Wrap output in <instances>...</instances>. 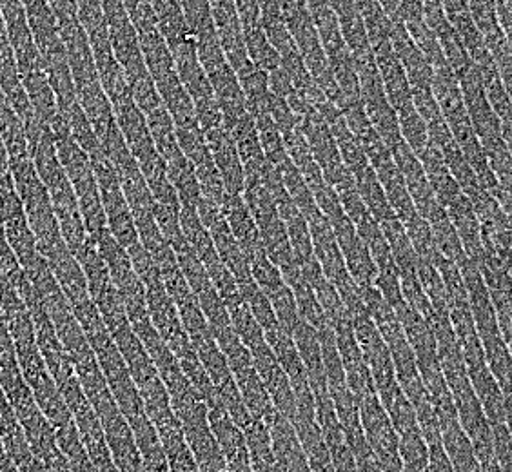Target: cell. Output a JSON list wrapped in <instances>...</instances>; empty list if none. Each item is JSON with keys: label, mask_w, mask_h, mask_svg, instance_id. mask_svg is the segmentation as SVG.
Returning a JSON list of instances; mask_svg holds the SVG:
<instances>
[{"label": "cell", "mask_w": 512, "mask_h": 472, "mask_svg": "<svg viewBox=\"0 0 512 472\" xmlns=\"http://www.w3.org/2000/svg\"><path fill=\"white\" fill-rule=\"evenodd\" d=\"M207 148L213 157V162L218 169V175L222 178V184L226 189V195H242L244 191V168L238 158L237 146L224 126L204 133Z\"/></svg>", "instance_id": "cell-1"}, {"label": "cell", "mask_w": 512, "mask_h": 472, "mask_svg": "<svg viewBox=\"0 0 512 472\" xmlns=\"http://www.w3.org/2000/svg\"><path fill=\"white\" fill-rule=\"evenodd\" d=\"M373 55H375L376 68H378L380 79H382L385 97L389 100L391 108L396 111V109L411 104L413 100H411L409 80L405 75L404 66L400 64V60L394 53L391 40L373 48Z\"/></svg>", "instance_id": "cell-2"}, {"label": "cell", "mask_w": 512, "mask_h": 472, "mask_svg": "<svg viewBox=\"0 0 512 472\" xmlns=\"http://www.w3.org/2000/svg\"><path fill=\"white\" fill-rule=\"evenodd\" d=\"M222 215L226 218L227 226L237 240L238 247L247 258V262L253 256L262 251V242H260V233L256 227L255 220L251 217L249 209L242 195H224L222 200Z\"/></svg>", "instance_id": "cell-3"}, {"label": "cell", "mask_w": 512, "mask_h": 472, "mask_svg": "<svg viewBox=\"0 0 512 472\" xmlns=\"http://www.w3.org/2000/svg\"><path fill=\"white\" fill-rule=\"evenodd\" d=\"M445 211H447V217H449L451 224H453L456 235L460 238L463 253H465L467 258H471L473 262L480 266L483 253H485L482 229H480V222L476 218V213H474L469 198L465 197L462 193L460 197L445 207Z\"/></svg>", "instance_id": "cell-4"}, {"label": "cell", "mask_w": 512, "mask_h": 472, "mask_svg": "<svg viewBox=\"0 0 512 472\" xmlns=\"http://www.w3.org/2000/svg\"><path fill=\"white\" fill-rule=\"evenodd\" d=\"M420 162L424 168L425 177L433 187L434 195L442 206L447 207L453 200L462 195V189L456 184L451 171L445 166L442 153L434 148L433 144H427L424 153L420 155Z\"/></svg>", "instance_id": "cell-5"}, {"label": "cell", "mask_w": 512, "mask_h": 472, "mask_svg": "<svg viewBox=\"0 0 512 472\" xmlns=\"http://www.w3.org/2000/svg\"><path fill=\"white\" fill-rule=\"evenodd\" d=\"M146 122H148L149 133L153 138L158 157L164 160V164L182 155V149L178 146L175 124L169 117L168 109L164 108V104L148 113Z\"/></svg>", "instance_id": "cell-6"}, {"label": "cell", "mask_w": 512, "mask_h": 472, "mask_svg": "<svg viewBox=\"0 0 512 472\" xmlns=\"http://www.w3.org/2000/svg\"><path fill=\"white\" fill-rule=\"evenodd\" d=\"M166 173H168L171 186L175 187V191H177L180 207L197 209L198 202L202 198V191L198 186L195 169L191 166L188 158L184 157V153L166 164Z\"/></svg>", "instance_id": "cell-7"}, {"label": "cell", "mask_w": 512, "mask_h": 472, "mask_svg": "<svg viewBox=\"0 0 512 472\" xmlns=\"http://www.w3.org/2000/svg\"><path fill=\"white\" fill-rule=\"evenodd\" d=\"M396 118H398L400 137L404 140L405 146L411 149L416 157H420L429 144L424 118L420 117V113L414 109L413 102L404 108L396 109Z\"/></svg>", "instance_id": "cell-8"}, {"label": "cell", "mask_w": 512, "mask_h": 472, "mask_svg": "<svg viewBox=\"0 0 512 472\" xmlns=\"http://www.w3.org/2000/svg\"><path fill=\"white\" fill-rule=\"evenodd\" d=\"M249 271H251V276H253V280H255L258 289L266 296L275 293L276 289H280V287L286 284L284 278H282L280 269L269 260V256L266 255L264 249L258 251V253L249 260Z\"/></svg>", "instance_id": "cell-9"}, {"label": "cell", "mask_w": 512, "mask_h": 472, "mask_svg": "<svg viewBox=\"0 0 512 472\" xmlns=\"http://www.w3.org/2000/svg\"><path fill=\"white\" fill-rule=\"evenodd\" d=\"M42 465L46 467L48 472H75L71 469V465H69L68 460L64 458L62 453L53 456V458H50L46 463H42Z\"/></svg>", "instance_id": "cell-10"}, {"label": "cell", "mask_w": 512, "mask_h": 472, "mask_svg": "<svg viewBox=\"0 0 512 472\" xmlns=\"http://www.w3.org/2000/svg\"><path fill=\"white\" fill-rule=\"evenodd\" d=\"M15 467H17L19 472H48L46 467L33 454H30L28 458H24L22 462L15 463Z\"/></svg>", "instance_id": "cell-11"}, {"label": "cell", "mask_w": 512, "mask_h": 472, "mask_svg": "<svg viewBox=\"0 0 512 472\" xmlns=\"http://www.w3.org/2000/svg\"><path fill=\"white\" fill-rule=\"evenodd\" d=\"M8 173H10V160H8L6 148H4L2 138H0V177H4V175H8Z\"/></svg>", "instance_id": "cell-12"}, {"label": "cell", "mask_w": 512, "mask_h": 472, "mask_svg": "<svg viewBox=\"0 0 512 472\" xmlns=\"http://www.w3.org/2000/svg\"><path fill=\"white\" fill-rule=\"evenodd\" d=\"M8 463H11V460L8 458L6 451H4V445H2V440H0V469H2V467H6Z\"/></svg>", "instance_id": "cell-13"}]
</instances>
